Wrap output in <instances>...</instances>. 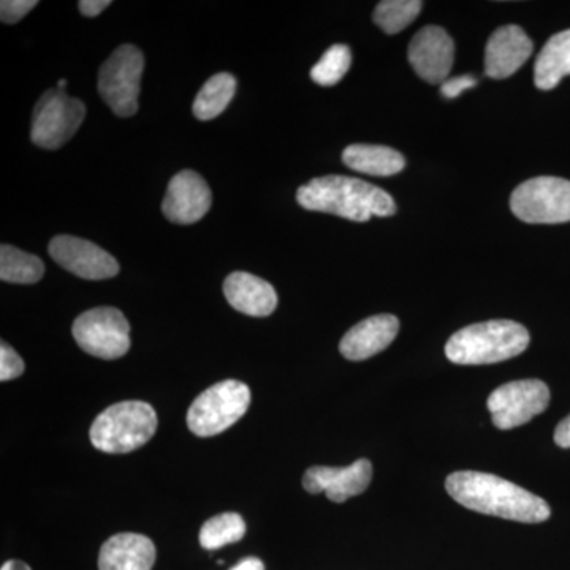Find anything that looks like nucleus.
Returning a JSON list of instances; mask_svg holds the SVG:
<instances>
[{"label": "nucleus", "instance_id": "aec40b11", "mask_svg": "<svg viewBox=\"0 0 570 570\" xmlns=\"http://www.w3.org/2000/svg\"><path fill=\"white\" fill-rule=\"evenodd\" d=\"M570 75V29L558 32L539 52L534 66V82L542 91H550Z\"/></svg>", "mask_w": 570, "mask_h": 570}, {"label": "nucleus", "instance_id": "0eeeda50", "mask_svg": "<svg viewBox=\"0 0 570 570\" xmlns=\"http://www.w3.org/2000/svg\"><path fill=\"white\" fill-rule=\"evenodd\" d=\"M510 209L528 224L570 223V181L539 176L521 183L510 197Z\"/></svg>", "mask_w": 570, "mask_h": 570}, {"label": "nucleus", "instance_id": "393cba45", "mask_svg": "<svg viewBox=\"0 0 570 570\" xmlns=\"http://www.w3.org/2000/svg\"><path fill=\"white\" fill-rule=\"evenodd\" d=\"M352 66V52L346 45H333L311 69V78L321 86H335L346 77Z\"/></svg>", "mask_w": 570, "mask_h": 570}, {"label": "nucleus", "instance_id": "c756f323", "mask_svg": "<svg viewBox=\"0 0 570 570\" xmlns=\"http://www.w3.org/2000/svg\"><path fill=\"white\" fill-rule=\"evenodd\" d=\"M554 442H557L558 448L570 449V415L562 420L554 430Z\"/></svg>", "mask_w": 570, "mask_h": 570}, {"label": "nucleus", "instance_id": "dca6fc26", "mask_svg": "<svg viewBox=\"0 0 570 570\" xmlns=\"http://www.w3.org/2000/svg\"><path fill=\"white\" fill-rule=\"evenodd\" d=\"M400 332V321L393 314H377L360 322L344 335L340 352L351 362H362L381 354Z\"/></svg>", "mask_w": 570, "mask_h": 570}, {"label": "nucleus", "instance_id": "bb28decb", "mask_svg": "<svg viewBox=\"0 0 570 570\" xmlns=\"http://www.w3.org/2000/svg\"><path fill=\"white\" fill-rule=\"evenodd\" d=\"M37 0H2L0 2V18L6 24L21 21L29 11L37 7Z\"/></svg>", "mask_w": 570, "mask_h": 570}, {"label": "nucleus", "instance_id": "39448f33", "mask_svg": "<svg viewBox=\"0 0 570 570\" xmlns=\"http://www.w3.org/2000/svg\"><path fill=\"white\" fill-rule=\"evenodd\" d=\"M250 406V390L228 379L195 397L187 412V426L198 438H213L234 426Z\"/></svg>", "mask_w": 570, "mask_h": 570}, {"label": "nucleus", "instance_id": "2f4dec72", "mask_svg": "<svg viewBox=\"0 0 570 570\" xmlns=\"http://www.w3.org/2000/svg\"><path fill=\"white\" fill-rule=\"evenodd\" d=\"M0 570H32L29 568L26 562L18 561V560H10L7 561L6 564L2 566V569Z\"/></svg>", "mask_w": 570, "mask_h": 570}, {"label": "nucleus", "instance_id": "ddd939ff", "mask_svg": "<svg viewBox=\"0 0 570 570\" xmlns=\"http://www.w3.org/2000/svg\"><path fill=\"white\" fill-rule=\"evenodd\" d=\"M373 480V464L370 460H356L351 466H313L303 475V487L307 493H325L336 504H343L348 498L365 493Z\"/></svg>", "mask_w": 570, "mask_h": 570}, {"label": "nucleus", "instance_id": "20e7f679", "mask_svg": "<svg viewBox=\"0 0 570 570\" xmlns=\"http://www.w3.org/2000/svg\"><path fill=\"white\" fill-rule=\"evenodd\" d=\"M156 411L145 401H122L105 409L94 420L91 442L104 453H129L148 444L156 434Z\"/></svg>", "mask_w": 570, "mask_h": 570}, {"label": "nucleus", "instance_id": "b1692460", "mask_svg": "<svg viewBox=\"0 0 570 570\" xmlns=\"http://www.w3.org/2000/svg\"><path fill=\"white\" fill-rule=\"evenodd\" d=\"M420 0H384L374 10L373 20L385 33L404 31L422 10Z\"/></svg>", "mask_w": 570, "mask_h": 570}, {"label": "nucleus", "instance_id": "f3484780", "mask_svg": "<svg viewBox=\"0 0 570 570\" xmlns=\"http://www.w3.org/2000/svg\"><path fill=\"white\" fill-rule=\"evenodd\" d=\"M224 294L230 306L250 317H268L277 307V294L272 284L250 273L235 272L224 283Z\"/></svg>", "mask_w": 570, "mask_h": 570}, {"label": "nucleus", "instance_id": "473e14b6", "mask_svg": "<svg viewBox=\"0 0 570 570\" xmlns=\"http://www.w3.org/2000/svg\"><path fill=\"white\" fill-rule=\"evenodd\" d=\"M66 85H67L66 80H59L58 89H61V91H63V89H66Z\"/></svg>", "mask_w": 570, "mask_h": 570}, {"label": "nucleus", "instance_id": "4be33fe9", "mask_svg": "<svg viewBox=\"0 0 570 570\" xmlns=\"http://www.w3.org/2000/svg\"><path fill=\"white\" fill-rule=\"evenodd\" d=\"M45 275V265L37 255L18 247H0V279L10 284H36Z\"/></svg>", "mask_w": 570, "mask_h": 570}, {"label": "nucleus", "instance_id": "5701e85b", "mask_svg": "<svg viewBox=\"0 0 570 570\" xmlns=\"http://www.w3.org/2000/svg\"><path fill=\"white\" fill-rule=\"evenodd\" d=\"M246 521L239 513H219L202 527L200 546L206 550H219L228 543L239 542L246 534Z\"/></svg>", "mask_w": 570, "mask_h": 570}, {"label": "nucleus", "instance_id": "1a4fd4ad", "mask_svg": "<svg viewBox=\"0 0 570 570\" xmlns=\"http://www.w3.org/2000/svg\"><path fill=\"white\" fill-rule=\"evenodd\" d=\"M75 341L86 354L102 360H116L130 348V325L116 307L86 311L71 326Z\"/></svg>", "mask_w": 570, "mask_h": 570}, {"label": "nucleus", "instance_id": "a211bd4d", "mask_svg": "<svg viewBox=\"0 0 570 570\" xmlns=\"http://www.w3.org/2000/svg\"><path fill=\"white\" fill-rule=\"evenodd\" d=\"M156 562V546L146 535L121 532L104 543L99 570H151Z\"/></svg>", "mask_w": 570, "mask_h": 570}, {"label": "nucleus", "instance_id": "9b49d317", "mask_svg": "<svg viewBox=\"0 0 570 570\" xmlns=\"http://www.w3.org/2000/svg\"><path fill=\"white\" fill-rule=\"evenodd\" d=\"M48 253L56 264L82 279H110L119 273L118 261L111 254L77 236H56L48 247Z\"/></svg>", "mask_w": 570, "mask_h": 570}, {"label": "nucleus", "instance_id": "2eb2a0df", "mask_svg": "<svg viewBox=\"0 0 570 570\" xmlns=\"http://www.w3.org/2000/svg\"><path fill=\"white\" fill-rule=\"evenodd\" d=\"M532 40L519 26H502L490 37L485 50V73L493 80L512 77L530 59Z\"/></svg>", "mask_w": 570, "mask_h": 570}, {"label": "nucleus", "instance_id": "f257e3e1", "mask_svg": "<svg viewBox=\"0 0 570 570\" xmlns=\"http://www.w3.org/2000/svg\"><path fill=\"white\" fill-rule=\"evenodd\" d=\"M445 490L460 505L483 515L520 523H542L551 515L542 498L487 472H453L445 480Z\"/></svg>", "mask_w": 570, "mask_h": 570}, {"label": "nucleus", "instance_id": "7c9ffc66", "mask_svg": "<svg viewBox=\"0 0 570 570\" xmlns=\"http://www.w3.org/2000/svg\"><path fill=\"white\" fill-rule=\"evenodd\" d=\"M230 570H265L264 562L258 558H246V560L239 561L234 569Z\"/></svg>", "mask_w": 570, "mask_h": 570}, {"label": "nucleus", "instance_id": "7ed1b4c3", "mask_svg": "<svg viewBox=\"0 0 570 570\" xmlns=\"http://www.w3.org/2000/svg\"><path fill=\"white\" fill-rule=\"evenodd\" d=\"M530 341V333L519 322H482L450 336L445 356L455 365H493L523 354Z\"/></svg>", "mask_w": 570, "mask_h": 570}, {"label": "nucleus", "instance_id": "412c9836", "mask_svg": "<svg viewBox=\"0 0 570 570\" xmlns=\"http://www.w3.org/2000/svg\"><path fill=\"white\" fill-rule=\"evenodd\" d=\"M236 92L234 75L217 73L205 82L204 88L194 100V116L200 121H212L223 115L225 108L232 102Z\"/></svg>", "mask_w": 570, "mask_h": 570}, {"label": "nucleus", "instance_id": "6e6552de", "mask_svg": "<svg viewBox=\"0 0 570 570\" xmlns=\"http://www.w3.org/2000/svg\"><path fill=\"white\" fill-rule=\"evenodd\" d=\"M81 100L61 89L45 92L33 108L31 140L43 149H59L73 137L85 121Z\"/></svg>", "mask_w": 570, "mask_h": 570}, {"label": "nucleus", "instance_id": "6ab92c4d", "mask_svg": "<svg viewBox=\"0 0 570 570\" xmlns=\"http://www.w3.org/2000/svg\"><path fill=\"white\" fill-rule=\"evenodd\" d=\"M343 163L351 170L371 176H392L406 167L403 154L381 145L347 146L343 153Z\"/></svg>", "mask_w": 570, "mask_h": 570}, {"label": "nucleus", "instance_id": "423d86ee", "mask_svg": "<svg viewBox=\"0 0 570 570\" xmlns=\"http://www.w3.org/2000/svg\"><path fill=\"white\" fill-rule=\"evenodd\" d=\"M142 70L145 58L134 45H122L105 61L99 71V92L115 115L129 118L138 111Z\"/></svg>", "mask_w": 570, "mask_h": 570}, {"label": "nucleus", "instance_id": "f8f14e48", "mask_svg": "<svg viewBox=\"0 0 570 570\" xmlns=\"http://www.w3.org/2000/svg\"><path fill=\"white\" fill-rule=\"evenodd\" d=\"M409 62L422 80L439 85L449 80L455 45L452 37L438 26H426L409 45Z\"/></svg>", "mask_w": 570, "mask_h": 570}, {"label": "nucleus", "instance_id": "c85d7f7f", "mask_svg": "<svg viewBox=\"0 0 570 570\" xmlns=\"http://www.w3.org/2000/svg\"><path fill=\"white\" fill-rule=\"evenodd\" d=\"M110 6V0H81V2L78 3L81 14H85L86 18L99 17V14Z\"/></svg>", "mask_w": 570, "mask_h": 570}, {"label": "nucleus", "instance_id": "cd10ccee", "mask_svg": "<svg viewBox=\"0 0 570 570\" xmlns=\"http://www.w3.org/2000/svg\"><path fill=\"white\" fill-rule=\"evenodd\" d=\"M475 85H478V80L474 77L463 75V77L449 78L448 81L442 82L441 92L448 99H455L461 92L474 88Z\"/></svg>", "mask_w": 570, "mask_h": 570}, {"label": "nucleus", "instance_id": "9d476101", "mask_svg": "<svg viewBox=\"0 0 570 570\" xmlns=\"http://www.w3.org/2000/svg\"><path fill=\"white\" fill-rule=\"evenodd\" d=\"M550 404V389L539 379H523L501 385L487 401L498 430H513L542 414Z\"/></svg>", "mask_w": 570, "mask_h": 570}, {"label": "nucleus", "instance_id": "4468645a", "mask_svg": "<svg viewBox=\"0 0 570 570\" xmlns=\"http://www.w3.org/2000/svg\"><path fill=\"white\" fill-rule=\"evenodd\" d=\"M212 204V189L205 179L193 170H183L168 184L163 212L170 223L190 225L204 219Z\"/></svg>", "mask_w": 570, "mask_h": 570}, {"label": "nucleus", "instance_id": "f03ea898", "mask_svg": "<svg viewBox=\"0 0 570 570\" xmlns=\"http://www.w3.org/2000/svg\"><path fill=\"white\" fill-rule=\"evenodd\" d=\"M296 202L307 212L328 213L354 223L396 213L392 195L381 187L351 176L330 175L299 187Z\"/></svg>", "mask_w": 570, "mask_h": 570}, {"label": "nucleus", "instance_id": "a878e982", "mask_svg": "<svg viewBox=\"0 0 570 570\" xmlns=\"http://www.w3.org/2000/svg\"><path fill=\"white\" fill-rule=\"evenodd\" d=\"M24 373V362L6 341L0 344V381H13Z\"/></svg>", "mask_w": 570, "mask_h": 570}]
</instances>
